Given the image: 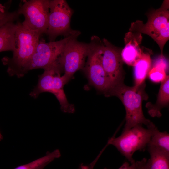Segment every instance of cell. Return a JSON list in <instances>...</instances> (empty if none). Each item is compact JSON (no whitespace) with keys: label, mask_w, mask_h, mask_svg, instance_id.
Returning a JSON list of instances; mask_svg holds the SVG:
<instances>
[{"label":"cell","mask_w":169,"mask_h":169,"mask_svg":"<svg viewBox=\"0 0 169 169\" xmlns=\"http://www.w3.org/2000/svg\"><path fill=\"white\" fill-rule=\"evenodd\" d=\"M147 159L143 158L140 161H138L135 162V169H146V164Z\"/></svg>","instance_id":"obj_22"},{"label":"cell","mask_w":169,"mask_h":169,"mask_svg":"<svg viewBox=\"0 0 169 169\" xmlns=\"http://www.w3.org/2000/svg\"><path fill=\"white\" fill-rule=\"evenodd\" d=\"M145 23L141 20L132 22L129 31L143 33L151 37L160 49L163 56L165 45L169 39V1L164 0L161 7L147 14Z\"/></svg>","instance_id":"obj_3"},{"label":"cell","mask_w":169,"mask_h":169,"mask_svg":"<svg viewBox=\"0 0 169 169\" xmlns=\"http://www.w3.org/2000/svg\"><path fill=\"white\" fill-rule=\"evenodd\" d=\"M102 41V65L109 83L110 90L123 81V61L121 56L122 49L114 46L106 39L104 38Z\"/></svg>","instance_id":"obj_11"},{"label":"cell","mask_w":169,"mask_h":169,"mask_svg":"<svg viewBox=\"0 0 169 169\" xmlns=\"http://www.w3.org/2000/svg\"><path fill=\"white\" fill-rule=\"evenodd\" d=\"M142 39L141 33L129 31L125 34V46L122 49V61L127 65L134 66L141 58L142 48L140 45Z\"/></svg>","instance_id":"obj_12"},{"label":"cell","mask_w":169,"mask_h":169,"mask_svg":"<svg viewBox=\"0 0 169 169\" xmlns=\"http://www.w3.org/2000/svg\"><path fill=\"white\" fill-rule=\"evenodd\" d=\"M150 158L146 164V169H169V153L148 146Z\"/></svg>","instance_id":"obj_15"},{"label":"cell","mask_w":169,"mask_h":169,"mask_svg":"<svg viewBox=\"0 0 169 169\" xmlns=\"http://www.w3.org/2000/svg\"><path fill=\"white\" fill-rule=\"evenodd\" d=\"M77 38H73L67 43L58 60L67 82L76 72L84 68L88 54L89 43L79 41Z\"/></svg>","instance_id":"obj_10"},{"label":"cell","mask_w":169,"mask_h":169,"mask_svg":"<svg viewBox=\"0 0 169 169\" xmlns=\"http://www.w3.org/2000/svg\"><path fill=\"white\" fill-rule=\"evenodd\" d=\"M61 154L60 151L57 149L52 152H47L43 157L27 164L19 166L14 169H36L43 165H47L55 159L59 158Z\"/></svg>","instance_id":"obj_19"},{"label":"cell","mask_w":169,"mask_h":169,"mask_svg":"<svg viewBox=\"0 0 169 169\" xmlns=\"http://www.w3.org/2000/svg\"><path fill=\"white\" fill-rule=\"evenodd\" d=\"M168 64L164 56H161L154 61L148 73L150 79L154 82H161L167 75Z\"/></svg>","instance_id":"obj_17"},{"label":"cell","mask_w":169,"mask_h":169,"mask_svg":"<svg viewBox=\"0 0 169 169\" xmlns=\"http://www.w3.org/2000/svg\"><path fill=\"white\" fill-rule=\"evenodd\" d=\"M8 9L0 4V28L9 22L18 21L20 15L17 10L10 12Z\"/></svg>","instance_id":"obj_20"},{"label":"cell","mask_w":169,"mask_h":169,"mask_svg":"<svg viewBox=\"0 0 169 169\" xmlns=\"http://www.w3.org/2000/svg\"><path fill=\"white\" fill-rule=\"evenodd\" d=\"M80 33L79 31L75 30L69 36L56 41L46 42L43 39H40L33 54L23 69L22 77L30 70H44L57 64L66 44L72 39L77 38Z\"/></svg>","instance_id":"obj_4"},{"label":"cell","mask_w":169,"mask_h":169,"mask_svg":"<svg viewBox=\"0 0 169 169\" xmlns=\"http://www.w3.org/2000/svg\"><path fill=\"white\" fill-rule=\"evenodd\" d=\"M103 44L98 36H92L89 43L87 60L83 69L90 83L105 95L110 85L102 63Z\"/></svg>","instance_id":"obj_7"},{"label":"cell","mask_w":169,"mask_h":169,"mask_svg":"<svg viewBox=\"0 0 169 169\" xmlns=\"http://www.w3.org/2000/svg\"><path fill=\"white\" fill-rule=\"evenodd\" d=\"M169 102V76L167 75L161 82L157 98L155 104L148 102L146 105L148 112L152 117H160L162 115L161 110L167 106Z\"/></svg>","instance_id":"obj_13"},{"label":"cell","mask_w":169,"mask_h":169,"mask_svg":"<svg viewBox=\"0 0 169 169\" xmlns=\"http://www.w3.org/2000/svg\"><path fill=\"white\" fill-rule=\"evenodd\" d=\"M24 17L21 22L25 27L41 35L46 34L49 13V0H23L17 10Z\"/></svg>","instance_id":"obj_9"},{"label":"cell","mask_w":169,"mask_h":169,"mask_svg":"<svg viewBox=\"0 0 169 169\" xmlns=\"http://www.w3.org/2000/svg\"><path fill=\"white\" fill-rule=\"evenodd\" d=\"M49 13L46 34L49 41H55L58 36L64 37L75 30L70 27V21L74 10L65 0H49Z\"/></svg>","instance_id":"obj_8"},{"label":"cell","mask_w":169,"mask_h":169,"mask_svg":"<svg viewBox=\"0 0 169 169\" xmlns=\"http://www.w3.org/2000/svg\"><path fill=\"white\" fill-rule=\"evenodd\" d=\"M145 83L138 87H130L122 81L111 88L105 95L107 97L115 96L121 100L125 110V123L123 131L138 125H144L147 128L155 127V125L144 116L142 103L147 99L145 91Z\"/></svg>","instance_id":"obj_1"},{"label":"cell","mask_w":169,"mask_h":169,"mask_svg":"<svg viewBox=\"0 0 169 169\" xmlns=\"http://www.w3.org/2000/svg\"><path fill=\"white\" fill-rule=\"evenodd\" d=\"M153 146L169 153V134L166 131H160L157 128L147 146Z\"/></svg>","instance_id":"obj_18"},{"label":"cell","mask_w":169,"mask_h":169,"mask_svg":"<svg viewBox=\"0 0 169 169\" xmlns=\"http://www.w3.org/2000/svg\"><path fill=\"white\" fill-rule=\"evenodd\" d=\"M16 28V23L13 22H9L0 28V52L14 51Z\"/></svg>","instance_id":"obj_16"},{"label":"cell","mask_w":169,"mask_h":169,"mask_svg":"<svg viewBox=\"0 0 169 169\" xmlns=\"http://www.w3.org/2000/svg\"><path fill=\"white\" fill-rule=\"evenodd\" d=\"M142 53L139 60L134 67V86L138 87L145 83V79L151 69V51L142 47Z\"/></svg>","instance_id":"obj_14"},{"label":"cell","mask_w":169,"mask_h":169,"mask_svg":"<svg viewBox=\"0 0 169 169\" xmlns=\"http://www.w3.org/2000/svg\"><path fill=\"white\" fill-rule=\"evenodd\" d=\"M105 149V147H104L96 158L90 164L88 165H84L83 163H82L77 169H93L95 165Z\"/></svg>","instance_id":"obj_21"},{"label":"cell","mask_w":169,"mask_h":169,"mask_svg":"<svg viewBox=\"0 0 169 169\" xmlns=\"http://www.w3.org/2000/svg\"><path fill=\"white\" fill-rule=\"evenodd\" d=\"M61 72L57 64L44 69L43 73L39 76L38 84L29 95L36 98L41 93H52L59 101L63 112L73 113L75 111V108L69 103L64 90V86L67 82L63 75L61 76Z\"/></svg>","instance_id":"obj_5"},{"label":"cell","mask_w":169,"mask_h":169,"mask_svg":"<svg viewBox=\"0 0 169 169\" xmlns=\"http://www.w3.org/2000/svg\"><path fill=\"white\" fill-rule=\"evenodd\" d=\"M15 33V49L11 58L7 56L1 59L7 66V72L11 76L22 77L23 69L33 54L41 35L25 27L17 21Z\"/></svg>","instance_id":"obj_2"},{"label":"cell","mask_w":169,"mask_h":169,"mask_svg":"<svg viewBox=\"0 0 169 169\" xmlns=\"http://www.w3.org/2000/svg\"><path fill=\"white\" fill-rule=\"evenodd\" d=\"M135 162L134 163L131 164V165H130V164L128 162H125L118 169H135ZM104 169H109L105 167Z\"/></svg>","instance_id":"obj_23"},{"label":"cell","mask_w":169,"mask_h":169,"mask_svg":"<svg viewBox=\"0 0 169 169\" xmlns=\"http://www.w3.org/2000/svg\"><path fill=\"white\" fill-rule=\"evenodd\" d=\"M46 166V165H43L38 167L36 169H43Z\"/></svg>","instance_id":"obj_24"},{"label":"cell","mask_w":169,"mask_h":169,"mask_svg":"<svg viewBox=\"0 0 169 169\" xmlns=\"http://www.w3.org/2000/svg\"><path fill=\"white\" fill-rule=\"evenodd\" d=\"M157 127L146 128L142 125H136L123 131L117 137L114 136L109 138L107 143L115 146L131 163L136 161L133 158L134 153L138 150H144L147 147L151 138Z\"/></svg>","instance_id":"obj_6"}]
</instances>
